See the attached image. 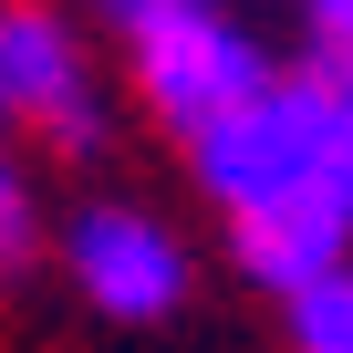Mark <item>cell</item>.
I'll return each mask as SVG.
<instances>
[{
  "mask_svg": "<svg viewBox=\"0 0 353 353\" xmlns=\"http://www.w3.org/2000/svg\"><path fill=\"white\" fill-rule=\"evenodd\" d=\"M198 198L250 229V219H332L353 229V104L322 83V63H281L229 125L188 145Z\"/></svg>",
  "mask_w": 353,
  "mask_h": 353,
  "instance_id": "6da1fadb",
  "label": "cell"
},
{
  "mask_svg": "<svg viewBox=\"0 0 353 353\" xmlns=\"http://www.w3.org/2000/svg\"><path fill=\"white\" fill-rule=\"evenodd\" d=\"M52 250H63V281L83 291V312H104V322H125V332L188 312V281H198L176 219H156L145 198H83V208L52 229Z\"/></svg>",
  "mask_w": 353,
  "mask_h": 353,
  "instance_id": "7a4b0ae2",
  "label": "cell"
},
{
  "mask_svg": "<svg viewBox=\"0 0 353 353\" xmlns=\"http://www.w3.org/2000/svg\"><path fill=\"white\" fill-rule=\"evenodd\" d=\"M0 125L42 135L52 156H104L94 42L63 0H0Z\"/></svg>",
  "mask_w": 353,
  "mask_h": 353,
  "instance_id": "3957f363",
  "label": "cell"
},
{
  "mask_svg": "<svg viewBox=\"0 0 353 353\" xmlns=\"http://www.w3.org/2000/svg\"><path fill=\"white\" fill-rule=\"evenodd\" d=\"M125 63H135V104L176 135V145H198L208 125H229L281 63H270V42L239 21V11H198V21H176V32H145V42H125Z\"/></svg>",
  "mask_w": 353,
  "mask_h": 353,
  "instance_id": "277c9868",
  "label": "cell"
},
{
  "mask_svg": "<svg viewBox=\"0 0 353 353\" xmlns=\"http://www.w3.org/2000/svg\"><path fill=\"white\" fill-rule=\"evenodd\" d=\"M52 250V208H42V176L0 145V281H21L32 260Z\"/></svg>",
  "mask_w": 353,
  "mask_h": 353,
  "instance_id": "5b68a950",
  "label": "cell"
},
{
  "mask_svg": "<svg viewBox=\"0 0 353 353\" xmlns=\"http://www.w3.org/2000/svg\"><path fill=\"white\" fill-rule=\"evenodd\" d=\"M281 343L291 353H353V260L281 301Z\"/></svg>",
  "mask_w": 353,
  "mask_h": 353,
  "instance_id": "8992f818",
  "label": "cell"
},
{
  "mask_svg": "<svg viewBox=\"0 0 353 353\" xmlns=\"http://www.w3.org/2000/svg\"><path fill=\"white\" fill-rule=\"evenodd\" d=\"M198 11H229V0H83V21H104L114 42H145V32H176Z\"/></svg>",
  "mask_w": 353,
  "mask_h": 353,
  "instance_id": "52a82bcc",
  "label": "cell"
},
{
  "mask_svg": "<svg viewBox=\"0 0 353 353\" xmlns=\"http://www.w3.org/2000/svg\"><path fill=\"white\" fill-rule=\"evenodd\" d=\"M291 11L312 21V42L332 52V42H353V0H291Z\"/></svg>",
  "mask_w": 353,
  "mask_h": 353,
  "instance_id": "ba28073f",
  "label": "cell"
},
{
  "mask_svg": "<svg viewBox=\"0 0 353 353\" xmlns=\"http://www.w3.org/2000/svg\"><path fill=\"white\" fill-rule=\"evenodd\" d=\"M322 83H332L343 104H353V42H332V52H322Z\"/></svg>",
  "mask_w": 353,
  "mask_h": 353,
  "instance_id": "9c48e42d",
  "label": "cell"
}]
</instances>
